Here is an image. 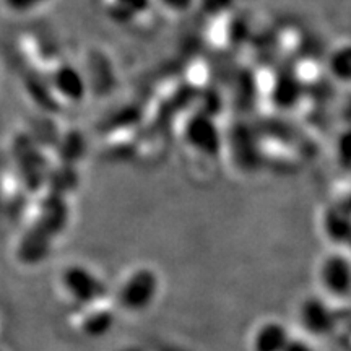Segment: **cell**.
Listing matches in <instances>:
<instances>
[{
  "label": "cell",
  "mask_w": 351,
  "mask_h": 351,
  "mask_svg": "<svg viewBox=\"0 0 351 351\" xmlns=\"http://www.w3.org/2000/svg\"><path fill=\"white\" fill-rule=\"evenodd\" d=\"M69 204L64 195L49 192L39 205L38 217L19 243V258L25 265H36L49 254L54 241L69 223Z\"/></svg>",
  "instance_id": "6da1fadb"
},
{
  "label": "cell",
  "mask_w": 351,
  "mask_h": 351,
  "mask_svg": "<svg viewBox=\"0 0 351 351\" xmlns=\"http://www.w3.org/2000/svg\"><path fill=\"white\" fill-rule=\"evenodd\" d=\"M160 288V275L150 267H138L117 288L116 302L127 313H142L156 301Z\"/></svg>",
  "instance_id": "7a4b0ae2"
},
{
  "label": "cell",
  "mask_w": 351,
  "mask_h": 351,
  "mask_svg": "<svg viewBox=\"0 0 351 351\" xmlns=\"http://www.w3.org/2000/svg\"><path fill=\"white\" fill-rule=\"evenodd\" d=\"M59 288L73 307L109 300L106 283L93 270L80 263H72L60 271Z\"/></svg>",
  "instance_id": "3957f363"
},
{
  "label": "cell",
  "mask_w": 351,
  "mask_h": 351,
  "mask_svg": "<svg viewBox=\"0 0 351 351\" xmlns=\"http://www.w3.org/2000/svg\"><path fill=\"white\" fill-rule=\"evenodd\" d=\"M12 153L25 187L29 192H38L46 184L49 174L46 158L43 156L41 150L28 135L20 134L13 140Z\"/></svg>",
  "instance_id": "277c9868"
},
{
  "label": "cell",
  "mask_w": 351,
  "mask_h": 351,
  "mask_svg": "<svg viewBox=\"0 0 351 351\" xmlns=\"http://www.w3.org/2000/svg\"><path fill=\"white\" fill-rule=\"evenodd\" d=\"M319 283L328 300L346 301L350 295L351 267L346 254L333 252L320 262Z\"/></svg>",
  "instance_id": "5b68a950"
},
{
  "label": "cell",
  "mask_w": 351,
  "mask_h": 351,
  "mask_svg": "<svg viewBox=\"0 0 351 351\" xmlns=\"http://www.w3.org/2000/svg\"><path fill=\"white\" fill-rule=\"evenodd\" d=\"M337 314L335 307L326 298L309 296L301 301L298 307V320H300L302 330L311 337H326L335 330Z\"/></svg>",
  "instance_id": "8992f818"
},
{
  "label": "cell",
  "mask_w": 351,
  "mask_h": 351,
  "mask_svg": "<svg viewBox=\"0 0 351 351\" xmlns=\"http://www.w3.org/2000/svg\"><path fill=\"white\" fill-rule=\"evenodd\" d=\"M72 324L77 332L86 337H101L103 333H108L114 324V314L109 300L75 307Z\"/></svg>",
  "instance_id": "52a82bcc"
},
{
  "label": "cell",
  "mask_w": 351,
  "mask_h": 351,
  "mask_svg": "<svg viewBox=\"0 0 351 351\" xmlns=\"http://www.w3.org/2000/svg\"><path fill=\"white\" fill-rule=\"evenodd\" d=\"M187 142L205 155H218L221 148V135L208 112H199L189 119L186 125Z\"/></svg>",
  "instance_id": "ba28073f"
},
{
  "label": "cell",
  "mask_w": 351,
  "mask_h": 351,
  "mask_svg": "<svg viewBox=\"0 0 351 351\" xmlns=\"http://www.w3.org/2000/svg\"><path fill=\"white\" fill-rule=\"evenodd\" d=\"M291 337V332L283 322L269 319L254 328L249 346L251 351H283Z\"/></svg>",
  "instance_id": "9c48e42d"
},
{
  "label": "cell",
  "mask_w": 351,
  "mask_h": 351,
  "mask_svg": "<svg viewBox=\"0 0 351 351\" xmlns=\"http://www.w3.org/2000/svg\"><path fill=\"white\" fill-rule=\"evenodd\" d=\"M324 232L333 244L346 245L350 241L351 223H350V202H337L330 205L324 213Z\"/></svg>",
  "instance_id": "30bf717a"
},
{
  "label": "cell",
  "mask_w": 351,
  "mask_h": 351,
  "mask_svg": "<svg viewBox=\"0 0 351 351\" xmlns=\"http://www.w3.org/2000/svg\"><path fill=\"white\" fill-rule=\"evenodd\" d=\"M52 82L57 91L70 101H80L86 93V80L72 65H62L57 69Z\"/></svg>",
  "instance_id": "8fae6325"
},
{
  "label": "cell",
  "mask_w": 351,
  "mask_h": 351,
  "mask_svg": "<svg viewBox=\"0 0 351 351\" xmlns=\"http://www.w3.org/2000/svg\"><path fill=\"white\" fill-rule=\"evenodd\" d=\"M301 96V83L291 73H285L276 80L274 88V99L276 106L291 108Z\"/></svg>",
  "instance_id": "7c38bea8"
},
{
  "label": "cell",
  "mask_w": 351,
  "mask_h": 351,
  "mask_svg": "<svg viewBox=\"0 0 351 351\" xmlns=\"http://www.w3.org/2000/svg\"><path fill=\"white\" fill-rule=\"evenodd\" d=\"M78 182V176L75 173V169H73V166H69V165H62L60 168L54 169L49 174H47V179H46V184H49L51 186V192L52 194H59V195H64L65 192H69L70 189H73L77 186Z\"/></svg>",
  "instance_id": "4fadbf2b"
},
{
  "label": "cell",
  "mask_w": 351,
  "mask_h": 351,
  "mask_svg": "<svg viewBox=\"0 0 351 351\" xmlns=\"http://www.w3.org/2000/svg\"><path fill=\"white\" fill-rule=\"evenodd\" d=\"M148 7H150V0H114L109 12L114 20L125 23L147 12Z\"/></svg>",
  "instance_id": "5bb4252c"
},
{
  "label": "cell",
  "mask_w": 351,
  "mask_h": 351,
  "mask_svg": "<svg viewBox=\"0 0 351 351\" xmlns=\"http://www.w3.org/2000/svg\"><path fill=\"white\" fill-rule=\"evenodd\" d=\"M85 150V140L78 132H70L62 140L59 147V158L62 165L73 166L77 160H80Z\"/></svg>",
  "instance_id": "9a60e30c"
},
{
  "label": "cell",
  "mask_w": 351,
  "mask_h": 351,
  "mask_svg": "<svg viewBox=\"0 0 351 351\" xmlns=\"http://www.w3.org/2000/svg\"><path fill=\"white\" fill-rule=\"evenodd\" d=\"M232 145H236V148H241L239 152H236V156H238L241 165L252 166L256 163V145H254L247 129H244V127L236 129L234 134H232Z\"/></svg>",
  "instance_id": "2e32d148"
},
{
  "label": "cell",
  "mask_w": 351,
  "mask_h": 351,
  "mask_svg": "<svg viewBox=\"0 0 351 351\" xmlns=\"http://www.w3.org/2000/svg\"><path fill=\"white\" fill-rule=\"evenodd\" d=\"M330 69L339 80L348 82L351 77V51L348 46L341 47L340 51H337L333 54L330 60Z\"/></svg>",
  "instance_id": "e0dca14e"
},
{
  "label": "cell",
  "mask_w": 351,
  "mask_h": 351,
  "mask_svg": "<svg viewBox=\"0 0 351 351\" xmlns=\"http://www.w3.org/2000/svg\"><path fill=\"white\" fill-rule=\"evenodd\" d=\"M3 2H5V5L10 8L12 12L23 13L43 5V3L47 2V0H3Z\"/></svg>",
  "instance_id": "ac0fdd59"
},
{
  "label": "cell",
  "mask_w": 351,
  "mask_h": 351,
  "mask_svg": "<svg viewBox=\"0 0 351 351\" xmlns=\"http://www.w3.org/2000/svg\"><path fill=\"white\" fill-rule=\"evenodd\" d=\"M204 10L210 13V15H217V13L225 12L226 8H230L232 0H200Z\"/></svg>",
  "instance_id": "d6986e66"
},
{
  "label": "cell",
  "mask_w": 351,
  "mask_h": 351,
  "mask_svg": "<svg viewBox=\"0 0 351 351\" xmlns=\"http://www.w3.org/2000/svg\"><path fill=\"white\" fill-rule=\"evenodd\" d=\"M283 351H315V348L309 340L291 337V339H289V341L287 343V346L283 348Z\"/></svg>",
  "instance_id": "ffe728a7"
},
{
  "label": "cell",
  "mask_w": 351,
  "mask_h": 351,
  "mask_svg": "<svg viewBox=\"0 0 351 351\" xmlns=\"http://www.w3.org/2000/svg\"><path fill=\"white\" fill-rule=\"evenodd\" d=\"M339 148H340L339 156H340L341 163H343L345 168H348V165H350V135H348V132L343 134V137L340 138Z\"/></svg>",
  "instance_id": "44dd1931"
},
{
  "label": "cell",
  "mask_w": 351,
  "mask_h": 351,
  "mask_svg": "<svg viewBox=\"0 0 351 351\" xmlns=\"http://www.w3.org/2000/svg\"><path fill=\"white\" fill-rule=\"evenodd\" d=\"M161 3L174 12H186L194 3V0H161Z\"/></svg>",
  "instance_id": "7402d4cb"
}]
</instances>
